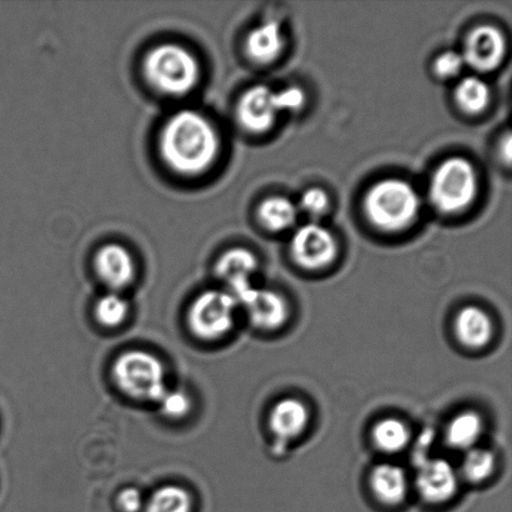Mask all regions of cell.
I'll list each match as a JSON object with an SVG mask.
<instances>
[{"mask_svg":"<svg viewBox=\"0 0 512 512\" xmlns=\"http://www.w3.org/2000/svg\"><path fill=\"white\" fill-rule=\"evenodd\" d=\"M159 149L164 163L175 173L195 177L213 167L220 152V138L205 115L182 109L163 125Z\"/></svg>","mask_w":512,"mask_h":512,"instance_id":"6da1fadb","label":"cell"},{"mask_svg":"<svg viewBox=\"0 0 512 512\" xmlns=\"http://www.w3.org/2000/svg\"><path fill=\"white\" fill-rule=\"evenodd\" d=\"M143 69L148 83L170 97H183L192 92L202 75L198 58L177 43H163L149 50Z\"/></svg>","mask_w":512,"mask_h":512,"instance_id":"7a4b0ae2","label":"cell"},{"mask_svg":"<svg viewBox=\"0 0 512 512\" xmlns=\"http://www.w3.org/2000/svg\"><path fill=\"white\" fill-rule=\"evenodd\" d=\"M420 198L413 185L401 179L376 183L365 195V214L370 223L385 232L409 227L420 212Z\"/></svg>","mask_w":512,"mask_h":512,"instance_id":"3957f363","label":"cell"},{"mask_svg":"<svg viewBox=\"0 0 512 512\" xmlns=\"http://www.w3.org/2000/svg\"><path fill=\"white\" fill-rule=\"evenodd\" d=\"M112 375L125 396L142 403H158L168 389L162 361L148 351L130 350L119 355Z\"/></svg>","mask_w":512,"mask_h":512,"instance_id":"277c9868","label":"cell"},{"mask_svg":"<svg viewBox=\"0 0 512 512\" xmlns=\"http://www.w3.org/2000/svg\"><path fill=\"white\" fill-rule=\"evenodd\" d=\"M478 177L468 159L450 158L436 169L430 183V200L441 213L461 212L474 202Z\"/></svg>","mask_w":512,"mask_h":512,"instance_id":"5b68a950","label":"cell"},{"mask_svg":"<svg viewBox=\"0 0 512 512\" xmlns=\"http://www.w3.org/2000/svg\"><path fill=\"white\" fill-rule=\"evenodd\" d=\"M238 301L229 291L208 290L190 305L188 326L195 338L217 341L233 329Z\"/></svg>","mask_w":512,"mask_h":512,"instance_id":"8992f818","label":"cell"},{"mask_svg":"<svg viewBox=\"0 0 512 512\" xmlns=\"http://www.w3.org/2000/svg\"><path fill=\"white\" fill-rule=\"evenodd\" d=\"M290 253L301 268L319 270L334 260L336 242L328 228L313 222L296 230L291 238Z\"/></svg>","mask_w":512,"mask_h":512,"instance_id":"52a82bcc","label":"cell"},{"mask_svg":"<svg viewBox=\"0 0 512 512\" xmlns=\"http://www.w3.org/2000/svg\"><path fill=\"white\" fill-rule=\"evenodd\" d=\"M506 43L499 29L481 25L468 35L463 57L465 64L481 73L493 72L505 57Z\"/></svg>","mask_w":512,"mask_h":512,"instance_id":"ba28073f","label":"cell"},{"mask_svg":"<svg viewBox=\"0 0 512 512\" xmlns=\"http://www.w3.org/2000/svg\"><path fill=\"white\" fill-rule=\"evenodd\" d=\"M238 305H242L250 323L255 328L274 331L288 320L289 306L283 296L268 289H249L239 296Z\"/></svg>","mask_w":512,"mask_h":512,"instance_id":"9c48e42d","label":"cell"},{"mask_svg":"<svg viewBox=\"0 0 512 512\" xmlns=\"http://www.w3.org/2000/svg\"><path fill=\"white\" fill-rule=\"evenodd\" d=\"M278 114L275 92L265 85H255L247 90L237 107L238 122L250 133L266 132L274 124Z\"/></svg>","mask_w":512,"mask_h":512,"instance_id":"30bf717a","label":"cell"},{"mask_svg":"<svg viewBox=\"0 0 512 512\" xmlns=\"http://www.w3.org/2000/svg\"><path fill=\"white\" fill-rule=\"evenodd\" d=\"M416 488L421 498L431 504L450 500L459 488V476L445 459L428 460L416 475Z\"/></svg>","mask_w":512,"mask_h":512,"instance_id":"8fae6325","label":"cell"},{"mask_svg":"<svg viewBox=\"0 0 512 512\" xmlns=\"http://www.w3.org/2000/svg\"><path fill=\"white\" fill-rule=\"evenodd\" d=\"M98 278L110 290L127 288L135 278V261L127 248L117 243L103 245L94 256Z\"/></svg>","mask_w":512,"mask_h":512,"instance_id":"7c38bea8","label":"cell"},{"mask_svg":"<svg viewBox=\"0 0 512 512\" xmlns=\"http://www.w3.org/2000/svg\"><path fill=\"white\" fill-rule=\"evenodd\" d=\"M258 270V259L248 249L235 248L220 256L215 273L227 284L228 291L237 300L253 288L252 278Z\"/></svg>","mask_w":512,"mask_h":512,"instance_id":"4fadbf2b","label":"cell"},{"mask_svg":"<svg viewBox=\"0 0 512 512\" xmlns=\"http://www.w3.org/2000/svg\"><path fill=\"white\" fill-rule=\"evenodd\" d=\"M310 421L309 409L303 401L295 398L281 399L271 409L270 429L278 438L293 440L308 428Z\"/></svg>","mask_w":512,"mask_h":512,"instance_id":"5bb4252c","label":"cell"},{"mask_svg":"<svg viewBox=\"0 0 512 512\" xmlns=\"http://www.w3.org/2000/svg\"><path fill=\"white\" fill-rule=\"evenodd\" d=\"M494 328L490 316L478 306H465L456 315L455 334L469 349H483L493 338Z\"/></svg>","mask_w":512,"mask_h":512,"instance_id":"9a60e30c","label":"cell"},{"mask_svg":"<svg viewBox=\"0 0 512 512\" xmlns=\"http://www.w3.org/2000/svg\"><path fill=\"white\" fill-rule=\"evenodd\" d=\"M284 38L278 23L268 22L259 25L248 34L245 50L256 63L274 62L283 52Z\"/></svg>","mask_w":512,"mask_h":512,"instance_id":"2e32d148","label":"cell"},{"mask_svg":"<svg viewBox=\"0 0 512 512\" xmlns=\"http://www.w3.org/2000/svg\"><path fill=\"white\" fill-rule=\"evenodd\" d=\"M371 488L381 503L400 504L408 493L405 470L394 464H380L371 473Z\"/></svg>","mask_w":512,"mask_h":512,"instance_id":"e0dca14e","label":"cell"},{"mask_svg":"<svg viewBox=\"0 0 512 512\" xmlns=\"http://www.w3.org/2000/svg\"><path fill=\"white\" fill-rule=\"evenodd\" d=\"M483 430L481 416L474 411H464L456 415L446 428V443L455 450L468 451L478 444Z\"/></svg>","mask_w":512,"mask_h":512,"instance_id":"ac0fdd59","label":"cell"},{"mask_svg":"<svg viewBox=\"0 0 512 512\" xmlns=\"http://www.w3.org/2000/svg\"><path fill=\"white\" fill-rule=\"evenodd\" d=\"M258 214L266 229L271 232H284L296 223L299 210L290 199L273 197L261 203Z\"/></svg>","mask_w":512,"mask_h":512,"instance_id":"d6986e66","label":"cell"},{"mask_svg":"<svg viewBox=\"0 0 512 512\" xmlns=\"http://www.w3.org/2000/svg\"><path fill=\"white\" fill-rule=\"evenodd\" d=\"M373 440L375 445L384 453H399L410 443V430L404 421L399 419L380 420L374 426Z\"/></svg>","mask_w":512,"mask_h":512,"instance_id":"ffe728a7","label":"cell"},{"mask_svg":"<svg viewBox=\"0 0 512 512\" xmlns=\"http://www.w3.org/2000/svg\"><path fill=\"white\" fill-rule=\"evenodd\" d=\"M192 496L178 485H165L150 496L144 512H192Z\"/></svg>","mask_w":512,"mask_h":512,"instance_id":"44dd1931","label":"cell"},{"mask_svg":"<svg viewBox=\"0 0 512 512\" xmlns=\"http://www.w3.org/2000/svg\"><path fill=\"white\" fill-rule=\"evenodd\" d=\"M455 98L466 113L478 114L490 103V88L483 79L466 77L456 87Z\"/></svg>","mask_w":512,"mask_h":512,"instance_id":"7402d4cb","label":"cell"},{"mask_svg":"<svg viewBox=\"0 0 512 512\" xmlns=\"http://www.w3.org/2000/svg\"><path fill=\"white\" fill-rule=\"evenodd\" d=\"M95 319L104 328L114 329L122 325L129 315L128 301L122 295L108 293L102 296L95 304Z\"/></svg>","mask_w":512,"mask_h":512,"instance_id":"603a6c76","label":"cell"},{"mask_svg":"<svg viewBox=\"0 0 512 512\" xmlns=\"http://www.w3.org/2000/svg\"><path fill=\"white\" fill-rule=\"evenodd\" d=\"M465 453L463 473L471 483H481L494 473L495 456L490 450L475 446Z\"/></svg>","mask_w":512,"mask_h":512,"instance_id":"cb8c5ba5","label":"cell"},{"mask_svg":"<svg viewBox=\"0 0 512 512\" xmlns=\"http://www.w3.org/2000/svg\"><path fill=\"white\" fill-rule=\"evenodd\" d=\"M157 404L165 418L172 420L184 419L192 410V399L182 389H167Z\"/></svg>","mask_w":512,"mask_h":512,"instance_id":"d4e9b609","label":"cell"},{"mask_svg":"<svg viewBox=\"0 0 512 512\" xmlns=\"http://www.w3.org/2000/svg\"><path fill=\"white\" fill-rule=\"evenodd\" d=\"M330 198L325 190L320 188H313L306 190L301 195L298 210L308 215L310 219L316 220L324 217L329 212Z\"/></svg>","mask_w":512,"mask_h":512,"instance_id":"484cf974","label":"cell"},{"mask_svg":"<svg viewBox=\"0 0 512 512\" xmlns=\"http://www.w3.org/2000/svg\"><path fill=\"white\" fill-rule=\"evenodd\" d=\"M465 65L463 54L449 50L436 59L435 72L440 78H455L463 72Z\"/></svg>","mask_w":512,"mask_h":512,"instance_id":"4316f807","label":"cell"},{"mask_svg":"<svg viewBox=\"0 0 512 512\" xmlns=\"http://www.w3.org/2000/svg\"><path fill=\"white\" fill-rule=\"evenodd\" d=\"M305 99L304 90L299 87H289L275 93V102L279 113L296 112L304 107Z\"/></svg>","mask_w":512,"mask_h":512,"instance_id":"83f0119b","label":"cell"},{"mask_svg":"<svg viewBox=\"0 0 512 512\" xmlns=\"http://www.w3.org/2000/svg\"><path fill=\"white\" fill-rule=\"evenodd\" d=\"M118 508L122 512H140L144 510V499L137 488H125L117 498Z\"/></svg>","mask_w":512,"mask_h":512,"instance_id":"f1b7e54d","label":"cell"}]
</instances>
